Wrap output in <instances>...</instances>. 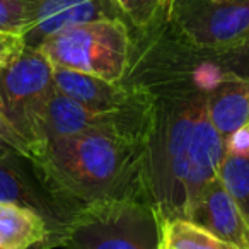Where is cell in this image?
Here are the masks:
<instances>
[{
  "mask_svg": "<svg viewBox=\"0 0 249 249\" xmlns=\"http://www.w3.org/2000/svg\"><path fill=\"white\" fill-rule=\"evenodd\" d=\"M225 154L203 94H190L156 111L143 147L142 181L162 220L188 218L201 191L218 179Z\"/></svg>",
  "mask_w": 249,
  "mask_h": 249,
  "instance_id": "6da1fadb",
  "label": "cell"
},
{
  "mask_svg": "<svg viewBox=\"0 0 249 249\" xmlns=\"http://www.w3.org/2000/svg\"><path fill=\"white\" fill-rule=\"evenodd\" d=\"M143 147L114 133L84 132L45 143L29 162L50 193L86 207L139 198L135 188H143Z\"/></svg>",
  "mask_w": 249,
  "mask_h": 249,
  "instance_id": "7a4b0ae2",
  "label": "cell"
},
{
  "mask_svg": "<svg viewBox=\"0 0 249 249\" xmlns=\"http://www.w3.org/2000/svg\"><path fill=\"white\" fill-rule=\"evenodd\" d=\"M162 224L152 203L116 198L80 207L55 234L65 249H160Z\"/></svg>",
  "mask_w": 249,
  "mask_h": 249,
  "instance_id": "3957f363",
  "label": "cell"
},
{
  "mask_svg": "<svg viewBox=\"0 0 249 249\" xmlns=\"http://www.w3.org/2000/svg\"><path fill=\"white\" fill-rule=\"evenodd\" d=\"M38 50L53 69L120 82L130 62V36L121 19H97L46 38Z\"/></svg>",
  "mask_w": 249,
  "mask_h": 249,
  "instance_id": "277c9868",
  "label": "cell"
},
{
  "mask_svg": "<svg viewBox=\"0 0 249 249\" xmlns=\"http://www.w3.org/2000/svg\"><path fill=\"white\" fill-rule=\"evenodd\" d=\"M53 89V67L38 48L26 46L21 56L0 73V111L26 140L31 156L39 114Z\"/></svg>",
  "mask_w": 249,
  "mask_h": 249,
  "instance_id": "5b68a950",
  "label": "cell"
},
{
  "mask_svg": "<svg viewBox=\"0 0 249 249\" xmlns=\"http://www.w3.org/2000/svg\"><path fill=\"white\" fill-rule=\"evenodd\" d=\"M171 14L200 48L225 50L249 41V0H173Z\"/></svg>",
  "mask_w": 249,
  "mask_h": 249,
  "instance_id": "8992f818",
  "label": "cell"
},
{
  "mask_svg": "<svg viewBox=\"0 0 249 249\" xmlns=\"http://www.w3.org/2000/svg\"><path fill=\"white\" fill-rule=\"evenodd\" d=\"M53 86L67 97L94 111H123L150 104L143 92L69 69H53Z\"/></svg>",
  "mask_w": 249,
  "mask_h": 249,
  "instance_id": "52a82bcc",
  "label": "cell"
},
{
  "mask_svg": "<svg viewBox=\"0 0 249 249\" xmlns=\"http://www.w3.org/2000/svg\"><path fill=\"white\" fill-rule=\"evenodd\" d=\"M186 220L207 229L237 249H249V224L220 179H215L201 191Z\"/></svg>",
  "mask_w": 249,
  "mask_h": 249,
  "instance_id": "ba28073f",
  "label": "cell"
},
{
  "mask_svg": "<svg viewBox=\"0 0 249 249\" xmlns=\"http://www.w3.org/2000/svg\"><path fill=\"white\" fill-rule=\"evenodd\" d=\"M207 111L212 124L224 142L249 126V80L229 79L215 84L207 96Z\"/></svg>",
  "mask_w": 249,
  "mask_h": 249,
  "instance_id": "9c48e42d",
  "label": "cell"
},
{
  "mask_svg": "<svg viewBox=\"0 0 249 249\" xmlns=\"http://www.w3.org/2000/svg\"><path fill=\"white\" fill-rule=\"evenodd\" d=\"M21 157V154L7 143H0V201L28 207L43 215L48 222L53 215L52 207L19 164Z\"/></svg>",
  "mask_w": 249,
  "mask_h": 249,
  "instance_id": "30bf717a",
  "label": "cell"
},
{
  "mask_svg": "<svg viewBox=\"0 0 249 249\" xmlns=\"http://www.w3.org/2000/svg\"><path fill=\"white\" fill-rule=\"evenodd\" d=\"M43 215L18 203L0 201V249H29L50 237Z\"/></svg>",
  "mask_w": 249,
  "mask_h": 249,
  "instance_id": "8fae6325",
  "label": "cell"
},
{
  "mask_svg": "<svg viewBox=\"0 0 249 249\" xmlns=\"http://www.w3.org/2000/svg\"><path fill=\"white\" fill-rule=\"evenodd\" d=\"M162 242L167 249H237L186 218L164 220Z\"/></svg>",
  "mask_w": 249,
  "mask_h": 249,
  "instance_id": "7c38bea8",
  "label": "cell"
},
{
  "mask_svg": "<svg viewBox=\"0 0 249 249\" xmlns=\"http://www.w3.org/2000/svg\"><path fill=\"white\" fill-rule=\"evenodd\" d=\"M218 179L249 224V149L239 152L227 150Z\"/></svg>",
  "mask_w": 249,
  "mask_h": 249,
  "instance_id": "4fadbf2b",
  "label": "cell"
},
{
  "mask_svg": "<svg viewBox=\"0 0 249 249\" xmlns=\"http://www.w3.org/2000/svg\"><path fill=\"white\" fill-rule=\"evenodd\" d=\"M31 28V11L26 0H0V31L26 36Z\"/></svg>",
  "mask_w": 249,
  "mask_h": 249,
  "instance_id": "5bb4252c",
  "label": "cell"
},
{
  "mask_svg": "<svg viewBox=\"0 0 249 249\" xmlns=\"http://www.w3.org/2000/svg\"><path fill=\"white\" fill-rule=\"evenodd\" d=\"M121 14H124L135 26L142 28L156 19L160 9L171 7L173 0H114Z\"/></svg>",
  "mask_w": 249,
  "mask_h": 249,
  "instance_id": "9a60e30c",
  "label": "cell"
},
{
  "mask_svg": "<svg viewBox=\"0 0 249 249\" xmlns=\"http://www.w3.org/2000/svg\"><path fill=\"white\" fill-rule=\"evenodd\" d=\"M26 50L24 36L0 31V73L11 67Z\"/></svg>",
  "mask_w": 249,
  "mask_h": 249,
  "instance_id": "2e32d148",
  "label": "cell"
},
{
  "mask_svg": "<svg viewBox=\"0 0 249 249\" xmlns=\"http://www.w3.org/2000/svg\"><path fill=\"white\" fill-rule=\"evenodd\" d=\"M0 142L7 143L9 147L16 150L18 154H21L22 157L29 159L31 152H29V145L26 143V140L22 139V135L14 128V124L5 118V114L0 111Z\"/></svg>",
  "mask_w": 249,
  "mask_h": 249,
  "instance_id": "e0dca14e",
  "label": "cell"
},
{
  "mask_svg": "<svg viewBox=\"0 0 249 249\" xmlns=\"http://www.w3.org/2000/svg\"><path fill=\"white\" fill-rule=\"evenodd\" d=\"M213 2H229V0H213Z\"/></svg>",
  "mask_w": 249,
  "mask_h": 249,
  "instance_id": "ac0fdd59",
  "label": "cell"
},
{
  "mask_svg": "<svg viewBox=\"0 0 249 249\" xmlns=\"http://www.w3.org/2000/svg\"><path fill=\"white\" fill-rule=\"evenodd\" d=\"M160 249H167V248H166V244H164V242H162V246H160Z\"/></svg>",
  "mask_w": 249,
  "mask_h": 249,
  "instance_id": "d6986e66",
  "label": "cell"
},
{
  "mask_svg": "<svg viewBox=\"0 0 249 249\" xmlns=\"http://www.w3.org/2000/svg\"><path fill=\"white\" fill-rule=\"evenodd\" d=\"M248 132H249V126H248Z\"/></svg>",
  "mask_w": 249,
  "mask_h": 249,
  "instance_id": "ffe728a7",
  "label": "cell"
},
{
  "mask_svg": "<svg viewBox=\"0 0 249 249\" xmlns=\"http://www.w3.org/2000/svg\"><path fill=\"white\" fill-rule=\"evenodd\" d=\"M0 143H4V142H0Z\"/></svg>",
  "mask_w": 249,
  "mask_h": 249,
  "instance_id": "44dd1931",
  "label": "cell"
}]
</instances>
